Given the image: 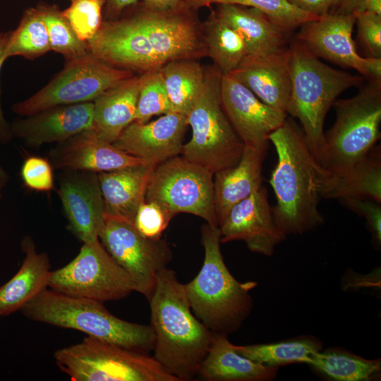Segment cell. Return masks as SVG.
Instances as JSON below:
<instances>
[{
  "label": "cell",
  "instance_id": "obj_1",
  "mask_svg": "<svg viewBox=\"0 0 381 381\" xmlns=\"http://www.w3.org/2000/svg\"><path fill=\"white\" fill-rule=\"evenodd\" d=\"M277 162L270 183L276 198L275 222L288 234H302L322 225L318 210L325 168L308 146L301 126L291 118L269 135Z\"/></svg>",
  "mask_w": 381,
  "mask_h": 381
},
{
  "label": "cell",
  "instance_id": "obj_2",
  "mask_svg": "<svg viewBox=\"0 0 381 381\" xmlns=\"http://www.w3.org/2000/svg\"><path fill=\"white\" fill-rule=\"evenodd\" d=\"M150 326L155 334L153 357L179 381L198 376L210 346L213 332L193 314L185 284L168 267L160 270L148 299Z\"/></svg>",
  "mask_w": 381,
  "mask_h": 381
},
{
  "label": "cell",
  "instance_id": "obj_3",
  "mask_svg": "<svg viewBox=\"0 0 381 381\" xmlns=\"http://www.w3.org/2000/svg\"><path fill=\"white\" fill-rule=\"evenodd\" d=\"M220 238L219 227L202 225L203 264L185 288L195 316L212 332L228 335L236 332L251 313L250 292L258 283L241 282L231 274L222 255Z\"/></svg>",
  "mask_w": 381,
  "mask_h": 381
},
{
  "label": "cell",
  "instance_id": "obj_4",
  "mask_svg": "<svg viewBox=\"0 0 381 381\" xmlns=\"http://www.w3.org/2000/svg\"><path fill=\"white\" fill-rule=\"evenodd\" d=\"M288 48L291 90L286 114L298 119L308 146L320 162L328 111L344 91L359 86L365 78L327 65L295 37Z\"/></svg>",
  "mask_w": 381,
  "mask_h": 381
},
{
  "label": "cell",
  "instance_id": "obj_5",
  "mask_svg": "<svg viewBox=\"0 0 381 381\" xmlns=\"http://www.w3.org/2000/svg\"><path fill=\"white\" fill-rule=\"evenodd\" d=\"M20 310L30 320L78 330L132 351L150 354L153 350L155 334L150 325L121 320L102 301L46 289Z\"/></svg>",
  "mask_w": 381,
  "mask_h": 381
},
{
  "label": "cell",
  "instance_id": "obj_6",
  "mask_svg": "<svg viewBox=\"0 0 381 381\" xmlns=\"http://www.w3.org/2000/svg\"><path fill=\"white\" fill-rule=\"evenodd\" d=\"M336 120L325 133L320 164L333 174L351 170L380 138L381 79H370L358 92L333 104Z\"/></svg>",
  "mask_w": 381,
  "mask_h": 381
},
{
  "label": "cell",
  "instance_id": "obj_7",
  "mask_svg": "<svg viewBox=\"0 0 381 381\" xmlns=\"http://www.w3.org/2000/svg\"><path fill=\"white\" fill-rule=\"evenodd\" d=\"M205 71L202 94L186 116L192 137L183 145L181 155L214 174L235 166L245 145L222 106L223 75L213 65L205 66Z\"/></svg>",
  "mask_w": 381,
  "mask_h": 381
},
{
  "label": "cell",
  "instance_id": "obj_8",
  "mask_svg": "<svg viewBox=\"0 0 381 381\" xmlns=\"http://www.w3.org/2000/svg\"><path fill=\"white\" fill-rule=\"evenodd\" d=\"M59 370L72 381H179L150 354L87 337L54 353Z\"/></svg>",
  "mask_w": 381,
  "mask_h": 381
},
{
  "label": "cell",
  "instance_id": "obj_9",
  "mask_svg": "<svg viewBox=\"0 0 381 381\" xmlns=\"http://www.w3.org/2000/svg\"><path fill=\"white\" fill-rule=\"evenodd\" d=\"M145 200L170 215L188 213L218 226L214 200V174L184 157L176 156L152 169Z\"/></svg>",
  "mask_w": 381,
  "mask_h": 381
},
{
  "label": "cell",
  "instance_id": "obj_10",
  "mask_svg": "<svg viewBox=\"0 0 381 381\" xmlns=\"http://www.w3.org/2000/svg\"><path fill=\"white\" fill-rule=\"evenodd\" d=\"M134 75L137 74L107 64L88 52L66 61L64 68L49 83L29 98L13 104L12 111L26 116L56 106L93 102Z\"/></svg>",
  "mask_w": 381,
  "mask_h": 381
},
{
  "label": "cell",
  "instance_id": "obj_11",
  "mask_svg": "<svg viewBox=\"0 0 381 381\" xmlns=\"http://www.w3.org/2000/svg\"><path fill=\"white\" fill-rule=\"evenodd\" d=\"M49 287L68 296L103 303L123 299L135 291L128 274L99 239L84 243L74 259L52 271Z\"/></svg>",
  "mask_w": 381,
  "mask_h": 381
},
{
  "label": "cell",
  "instance_id": "obj_12",
  "mask_svg": "<svg viewBox=\"0 0 381 381\" xmlns=\"http://www.w3.org/2000/svg\"><path fill=\"white\" fill-rule=\"evenodd\" d=\"M99 239L114 260L128 274L135 291L147 300L152 296L158 272L172 260V252L162 238H147L133 222L104 214Z\"/></svg>",
  "mask_w": 381,
  "mask_h": 381
},
{
  "label": "cell",
  "instance_id": "obj_13",
  "mask_svg": "<svg viewBox=\"0 0 381 381\" xmlns=\"http://www.w3.org/2000/svg\"><path fill=\"white\" fill-rule=\"evenodd\" d=\"M132 7L163 65L177 59L198 60L207 56L198 9L183 1L163 11L149 10L140 1Z\"/></svg>",
  "mask_w": 381,
  "mask_h": 381
},
{
  "label": "cell",
  "instance_id": "obj_14",
  "mask_svg": "<svg viewBox=\"0 0 381 381\" xmlns=\"http://www.w3.org/2000/svg\"><path fill=\"white\" fill-rule=\"evenodd\" d=\"M87 45L91 54L107 64L137 75L159 70L163 66L132 6L116 20H103Z\"/></svg>",
  "mask_w": 381,
  "mask_h": 381
},
{
  "label": "cell",
  "instance_id": "obj_15",
  "mask_svg": "<svg viewBox=\"0 0 381 381\" xmlns=\"http://www.w3.org/2000/svg\"><path fill=\"white\" fill-rule=\"evenodd\" d=\"M355 24L354 14L327 13L303 24L295 38L319 59L355 69L368 80L381 79V59L357 52L352 37Z\"/></svg>",
  "mask_w": 381,
  "mask_h": 381
},
{
  "label": "cell",
  "instance_id": "obj_16",
  "mask_svg": "<svg viewBox=\"0 0 381 381\" xmlns=\"http://www.w3.org/2000/svg\"><path fill=\"white\" fill-rule=\"evenodd\" d=\"M221 98L224 110L244 145L267 152L270 134L288 114L262 102L230 74L222 75Z\"/></svg>",
  "mask_w": 381,
  "mask_h": 381
},
{
  "label": "cell",
  "instance_id": "obj_17",
  "mask_svg": "<svg viewBox=\"0 0 381 381\" xmlns=\"http://www.w3.org/2000/svg\"><path fill=\"white\" fill-rule=\"evenodd\" d=\"M219 229L221 243L241 240L250 251L265 256L272 255L286 237L275 222L263 186L234 205Z\"/></svg>",
  "mask_w": 381,
  "mask_h": 381
},
{
  "label": "cell",
  "instance_id": "obj_18",
  "mask_svg": "<svg viewBox=\"0 0 381 381\" xmlns=\"http://www.w3.org/2000/svg\"><path fill=\"white\" fill-rule=\"evenodd\" d=\"M57 193L71 232L83 243L98 240L105 214L98 173L64 169Z\"/></svg>",
  "mask_w": 381,
  "mask_h": 381
},
{
  "label": "cell",
  "instance_id": "obj_19",
  "mask_svg": "<svg viewBox=\"0 0 381 381\" xmlns=\"http://www.w3.org/2000/svg\"><path fill=\"white\" fill-rule=\"evenodd\" d=\"M188 126L186 116L171 112L151 122H132L112 144L146 163L157 165L181 154Z\"/></svg>",
  "mask_w": 381,
  "mask_h": 381
},
{
  "label": "cell",
  "instance_id": "obj_20",
  "mask_svg": "<svg viewBox=\"0 0 381 381\" xmlns=\"http://www.w3.org/2000/svg\"><path fill=\"white\" fill-rule=\"evenodd\" d=\"M93 108V102L50 107L16 119L11 124V133L30 147L58 143L91 129Z\"/></svg>",
  "mask_w": 381,
  "mask_h": 381
},
{
  "label": "cell",
  "instance_id": "obj_21",
  "mask_svg": "<svg viewBox=\"0 0 381 381\" xmlns=\"http://www.w3.org/2000/svg\"><path fill=\"white\" fill-rule=\"evenodd\" d=\"M48 159L53 169L96 173L146 163L101 139L92 128L56 143L49 152Z\"/></svg>",
  "mask_w": 381,
  "mask_h": 381
},
{
  "label": "cell",
  "instance_id": "obj_22",
  "mask_svg": "<svg viewBox=\"0 0 381 381\" xmlns=\"http://www.w3.org/2000/svg\"><path fill=\"white\" fill-rule=\"evenodd\" d=\"M230 75L262 102L286 113L291 90L288 47L265 55L248 54Z\"/></svg>",
  "mask_w": 381,
  "mask_h": 381
},
{
  "label": "cell",
  "instance_id": "obj_23",
  "mask_svg": "<svg viewBox=\"0 0 381 381\" xmlns=\"http://www.w3.org/2000/svg\"><path fill=\"white\" fill-rule=\"evenodd\" d=\"M214 13L242 37L248 54L265 55L286 48L291 33L261 11L237 4H216Z\"/></svg>",
  "mask_w": 381,
  "mask_h": 381
},
{
  "label": "cell",
  "instance_id": "obj_24",
  "mask_svg": "<svg viewBox=\"0 0 381 381\" xmlns=\"http://www.w3.org/2000/svg\"><path fill=\"white\" fill-rule=\"evenodd\" d=\"M266 152L245 145L238 162L214 174V200L219 227L231 208L262 187Z\"/></svg>",
  "mask_w": 381,
  "mask_h": 381
},
{
  "label": "cell",
  "instance_id": "obj_25",
  "mask_svg": "<svg viewBox=\"0 0 381 381\" xmlns=\"http://www.w3.org/2000/svg\"><path fill=\"white\" fill-rule=\"evenodd\" d=\"M25 254L16 274L0 286V316L9 315L49 287L51 265L46 253H39L32 238L26 236L21 242Z\"/></svg>",
  "mask_w": 381,
  "mask_h": 381
},
{
  "label": "cell",
  "instance_id": "obj_26",
  "mask_svg": "<svg viewBox=\"0 0 381 381\" xmlns=\"http://www.w3.org/2000/svg\"><path fill=\"white\" fill-rule=\"evenodd\" d=\"M278 369L241 355L226 334L213 333L198 376L208 381H271L277 377Z\"/></svg>",
  "mask_w": 381,
  "mask_h": 381
},
{
  "label": "cell",
  "instance_id": "obj_27",
  "mask_svg": "<svg viewBox=\"0 0 381 381\" xmlns=\"http://www.w3.org/2000/svg\"><path fill=\"white\" fill-rule=\"evenodd\" d=\"M155 166L144 163L98 173L105 213L133 223L139 206L145 200L147 183Z\"/></svg>",
  "mask_w": 381,
  "mask_h": 381
},
{
  "label": "cell",
  "instance_id": "obj_28",
  "mask_svg": "<svg viewBox=\"0 0 381 381\" xmlns=\"http://www.w3.org/2000/svg\"><path fill=\"white\" fill-rule=\"evenodd\" d=\"M140 87V75H134L110 87L94 101L92 129L101 139L113 143L134 121Z\"/></svg>",
  "mask_w": 381,
  "mask_h": 381
},
{
  "label": "cell",
  "instance_id": "obj_29",
  "mask_svg": "<svg viewBox=\"0 0 381 381\" xmlns=\"http://www.w3.org/2000/svg\"><path fill=\"white\" fill-rule=\"evenodd\" d=\"M321 196L326 198H366L381 202V155L379 147L370 152L351 170L341 174L325 168Z\"/></svg>",
  "mask_w": 381,
  "mask_h": 381
},
{
  "label": "cell",
  "instance_id": "obj_30",
  "mask_svg": "<svg viewBox=\"0 0 381 381\" xmlns=\"http://www.w3.org/2000/svg\"><path fill=\"white\" fill-rule=\"evenodd\" d=\"M173 112L187 116L202 94L205 66L196 59H177L159 69Z\"/></svg>",
  "mask_w": 381,
  "mask_h": 381
},
{
  "label": "cell",
  "instance_id": "obj_31",
  "mask_svg": "<svg viewBox=\"0 0 381 381\" xmlns=\"http://www.w3.org/2000/svg\"><path fill=\"white\" fill-rule=\"evenodd\" d=\"M308 365L322 376L335 381H369L380 377V359L369 360L339 347L314 353Z\"/></svg>",
  "mask_w": 381,
  "mask_h": 381
},
{
  "label": "cell",
  "instance_id": "obj_32",
  "mask_svg": "<svg viewBox=\"0 0 381 381\" xmlns=\"http://www.w3.org/2000/svg\"><path fill=\"white\" fill-rule=\"evenodd\" d=\"M202 32L207 56L222 75L230 74L248 54L242 37L221 20L212 8L202 22Z\"/></svg>",
  "mask_w": 381,
  "mask_h": 381
},
{
  "label": "cell",
  "instance_id": "obj_33",
  "mask_svg": "<svg viewBox=\"0 0 381 381\" xmlns=\"http://www.w3.org/2000/svg\"><path fill=\"white\" fill-rule=\"evenodd\" d=\"M236 351L263 365L279 368L293 363H306L322 350V344L312 336H301L275 343L235 345Z\"/></svg>",
  "mask_w": 381,
  "mask_h": 381
},
{
  "label": "cell",
  "instance_id": "obj_34",
  "mask_svg": "<svg viewBox=\"0 0 381 381\" xmlns=\"http://www.w3.org/2000/svg\"><path fill=\"white\" fill-rule=\"evenodd\" d=\"M51 50L47 29L40 12L36 6L25 9L16 29L11 31L6 59L21 56L33 60Z\"/></svg>",
  "mask_w": 381,
  "mask_h": 381
},
{
  "label": "cell",
  "instance_id": "obj_35",
  "mask_svg": "<svg viewBox=\"0 0 381 381\" xmlns=\"http://www.w3.org/2000/svg\"><path fill=\"white\" fill-rule=\"evenodd\" d=\"M184 4L199 10L213 4H237L257 8L292 34L303 24L319 17L301 11L288 0H183Z\"/></svg>",
  "mask_w": 381,
  "mask_h": 381
},
{
  "label": "cell",
  "instance_id": "obj_36",
  "mask_svg": "<svg viewBox=\"0 0 381 381\" xmlns=\"http://www.w3.org/2000/svg\"><path fill=\"white\" fill-rule=\"evenodd\" d=\"M36 7L46 25L52 50L61 54L66 61L88 52L87 43L78 37L57 5L40 2Z\"/></svg>",
  "mask_w": 381,
  "mask_h": 381
},
{
  "label": "cell",
  "instance_id": "obj_37",
  "mask_svg": "<svg viewBox=\"0 0 381 381\" xmlns=\"http://www.w3.org/2000/svg\"><path fill=\"white\" fill-rule=\"evenodd\" d=\"M173 112L159 70L140 74V87L134 121L145 123L155 115Z\"/></svg>",
  "mask_w": 381,
  "mask_h": 381
},
{
  "label": "cell",
  "instance_id": "obj_38",
  "mask_svg": "<svg viewBox=\"0 0 381 381\" xmlns=\"http://www.w3.org/2000/svg\"><path fill=\"white\" fill-rule=\"evenodd\" d=\"M71 2L63 13L78 37L87 43L102 25L106 0H71Z\"/></svg>",
  "mask_w": 381,
  "mask_h": 381
},
{
  "label": "cell",
  "instance_id": "obj_39",
  "mask_svg": "<svg viewBox=\"0 0 381 381\" xmlns=\"http://www.w3.org/2000/svg\"><path fill=\"white\" fill-rule=\"evenodd\" d=\"M172 218L171 215L157 203L145 200L136 212L133 224L143 236L159 239Z\"/></svg>",
  "mask_w": 381,
  "mask_h": 381
},
{
  "label": "cell",
  "instance_id": "obj_40",
  "mask_svg": "<svg viewBox=\"0 0 381 381\" xmlns=\"http://www.w3.org/2000/svg\"><path fill=\"white\" fill-rule=\"evenodd\" d=\"M20 173L25 186L31 190L50 191L54 188L53 167L49 159L30 156L25 160Z\"/></svg>",
  "mask_w": 381,
  "mask_h": 381
},
{
  "label": "cell",
  "instance_id": "obj_41",
  "mask_svg": "<svg viewBox=\"0 0 381 381\" xmlns=\"http://www.w3.org/2000/svg\"><path fill=\"white\" fill-rule=\"evenodd\" d=\"M355 16L358 37L368 57L381 59V15L361 12Z\"/></svg>",
  "mask_w": 381,
  "mask_h": 381
},
{
  "label": "cell",
  "instance_id": "obj_42",
  "mask_svg": "<svg viewBox=\"0 0 381 381\" xmlns=\"http://www.w3.org/2000/svg\"><path fill=\"white\" fill-rule=\"evenodd\" d=\"M356 213L366 221L371 233L373 245L377 248L381 245V207L380 203L366 198H349L342 200Z\"/></svg>",
  "mask_w": 381,
  "mask_h": 381
},
{
  "label": "cell",
  "instance_id": "obj_43",
  "mask_svg": "<svg viewBox=\"0 0 381 381\" xmlns=\"http://www.w3.org/2000/svg\"><path fill=\"white\" fill-rule=\"evenodd\" d=\"M341 286L344 291L368 287L380 289V267L370 274L365 275L356 273L353 270L347 271L342 278Z\"/></svg>",
  "mask_w": 381,
  "mask_h": 381
},
{
  "label": "cell",
  "instance_id": "obj_44",
  "mask_svg": "<svg viewBox=\"0 0 381 381\" xmlns=\"http://www.w3.org/2000/svg\"><path fill=\"white\" fill-rule=\"evenodd\" d=\"M11 31L1 32L0 33V70L6 60V50L9 40ZM1 95V92H0ZM13 135L11 124L6 120L1 104L0 97V143H6L11 140Z\"/></svg>",
  "mask_w": 381,
  "mask_h": 381
},
{
  "label": "cell",
  "instance_id": "obj_45",
  "mask_svg": "<svg viewBox=\"0 0 381 381\" xmlns=\"http://www.w3.org/2000/svg\"><path fill=\"white\" fill-rule=\"evenodd\" d=\"M291 4L315 16L320 17L329 13L336 0H288Z\"/></svg>",
  "mask_w": 381,
  "mask_h": 381
},
{
  "label": "cell",
  "instance_id": "obj_46",
  "mask_svg": "<svg viewBox=\"0 0 381 381\" xmlns=\"http://www.w3.org/2000/svg\"><path fill=\"white\" fill-rule=\"evenodd\" d=\"M139 0H106L103 20L117 19L128 7L136 4Z\"/></svg>",
  "mask_w": 381,
  "mask_h": 381
},
{
  "label": "cell",
  "instance_id": "obj_47",
  "mask_svg": "<svg viewBox=\"0 0 381 381\" xmlns=\"http://www.w3.org/2000/svg\"><path fill=\"white\" fill-rule=\"evenodd\" d=\"M363 1V0H336L329 13L355 14Z\"/></svg>",
  "mask_w": 381,
  "mask_h": 381
},
{
  "label": "cell",
  "instance_id": "obj_48",
  "mask_svg": "<svg viewBox=\"0 0 381 381\" xmlns=\"http://www.w3.org/2000/svg\"><path fill=\"white\" fill-rule=\"evenodd\" d=\"M183 0H139L147 9L154 11H163L178 6Z\"/></svg>",
  "mask_w": 381,
  "mask_h": 381
},
{
  "label": "cell",
  "instance_id": "obj_49",
  "mask_svg": "<svg viewBox=\"0 0 381 381\" xmlns=\"http://www.w3.org/2000/svg\"><path fill=\"white\" fill-rule=\"evenodd\" d=\"M361 12H369L381 15V0H363L355 14Z\"/></svg>",
  "mask_w": 381,
  "mask_h": 381
},
{
  "label": "cell",
  "instance_id": "obj_50",
  "mask_svg": "<svg viewBox=\"0 0 381 381\" xmlns=\"http://www.w3.org/2000/svg\"><path fill=\"white\" fill-rule=\"evenodd\" d=\"M9 180V176L8 173L0 165V200L3 195V190L5 186L7 185Z\"/></svg>",
  "mask_w": 381,
  "mask_h": 381
},
{
  "label": "cell",
  "instance_id": "obj_51",
  "mask_svg": "<svg viewBox=\"0 0 381 381\" xmlns=\"http://www.w3.org/2000/svg\"><path fill=\"white\" fill-rule=\"evenodd\" d=\"M70 1H71V0H70Z\"/></svg>",
  "mask_w": 381,
  "mask_h": 381
}]
</instances>
